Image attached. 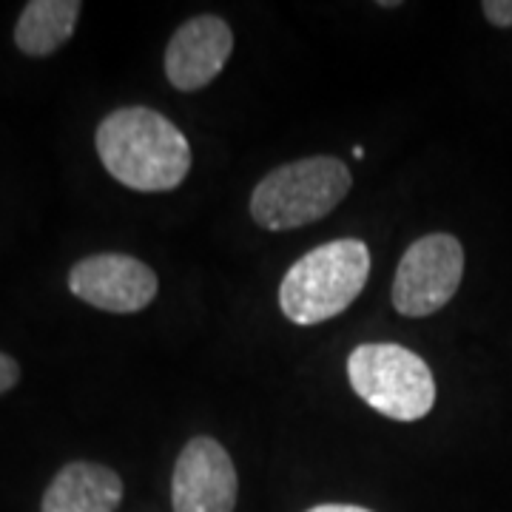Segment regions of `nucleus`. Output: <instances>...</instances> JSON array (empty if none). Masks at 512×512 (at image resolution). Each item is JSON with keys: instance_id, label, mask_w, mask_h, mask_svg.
Segmentation results:
<instances>
[{"instance_id": "nucleus-6", "label": "nucleus", "mask_w": 512, "mask_h": 512, "mask_svg": "<svg viewBox=\"0 0 512 512\" xmlns=\"http://www.w3.org/2000/svg\"><path fill=\"white\" fill-rule=\"evenodd\" d=\"M239 478L220 441L197 436L183 447L171 478L174 512H234Z\"/></svg>"}, {"instance_id": "nucleus-2", "label": "nucleus", "mask_w": 512, "mask_h": 512, "mask_svg": "<svg viewBox=\"0 0 512 512\" xmlns=\"http://www.w3.org/2000/svg\"><path fill=\"white\" fill-rule=\"evenodd\" d=\"M370 274L362 239H333L299 256L279 285V308L296 325H319L350 308Z\"/></svg>"}, {"instance_id": "nucleus-5", "label": "nucleus", "mask_w": 512, "mask_h": 512, "mask_svg": "<svg viewBox=\"0 0 512 512\" xmlns=\"http://www.w3.org/2000/svg\"><path fill=\"white\" fill-rule=\"evenodd\" d=\"M464 276V248L450 234H427L404 251L393 279V308L402 316L441 311Z\"/></svg>"}, {"instance_id": "nucleus-10", "label": "nucleus", "mask_w": 512, "mask_h": 512, "mask_svg": "<svg viewBox=\"0 0 512 512\" xmlns=\"http://www.w3.org/2000/svg\"><path fill=\"white\" fill-rule=\"evenodd\" d=\"M77 0H32L23 6L18 26H15V43L23 55L46 57L57 52L69 37L80 18Z\"/></svg>"}, {"instance_id": "nucleus-3", "label": "nucleus", "mask_w": 512, "mask_h": 512, "mask_svg": "<svg viewBox=\"0 0 512 512\" xmlns=\"http://www.w3.org/2000/svg\"><path fill=\"white\" fill-rule=\"evenodd\" d=\"M348 165L336 157H305L279 165L251 194V217L268 231H291L322 220L350 191Z\"/></svg>"}, {"instance_id": "nucleus-13", "label": "nucleus", "mask_w": 512, "mask_h": 512, "mask_svg": "<svg viewBox=\"0 0 512 512\" xmlns=\"http://www.w3.org/2000/svg\"><path fill=\"white\" fill-rule=\"evenodd\" d=\"M308 512H373L367 510V507H356V504H319V507H313Z\"/></svg>"}, {"instance_id": "nucleus-11", "label": "nucleus", "mask_w": 512, "mask_h": 512, "mask_svg": "<svg viewBox=\"0 0 512 512\" xmlns=\"http://www.w3.org/2000/svg\"><path fill=\"white\" fill-rule=\"evenodd\" d=\"M481 12L493 26H501V29L512 26V0H484Z\"/></svg>"}, {"instance_id": "nucleus-9", "label": "nucleus", "mask_w": 512, "mask_h": 512, "mask_svg": "<svg viewBox=\"0 0 512 512\" xmlns=\"http://www.w3.org/2000/svg\"><path fill=\"white\" fill-rule=\"evenodd\" d=\"M120 501L123 481L111 467L72 461L46 487L40 512H114Z\"/></svg>"}, {"instance_id": "nucleus-12", "label": "nucleus", "mask_w": 512, "mask_h": 512, "mask_svg": "<svg viewBox=\"0 0 512 512\" xmlns=\"http://www.w3.org/2000/svg\"><path fill=\"white\" fill-rule=\"evenodd\" d=\"M20 379V367L18 362L12 359V356H6V353H0V393H6V390H12Z\"/></svg>"}, {"instance_id": "nucleus-7", "label": "nucleus", "mask_w": 512, "mask_h": 512, "mask_svg": "<svg viewBox=\"0 0 512 512\" xmlns=\"http://www.w3.org/2000/svg\"><path fill=\"white\" fill-rule=\"evenodd\" d=\"M69 291L97 311L137 313L157 296V274L126 254H94L69 271Z\"/></svg>"}, {"instance_id": "nucleus-4", "label": "nucleus", "mask_w": 512, "mask_h": 512, "mask_svg": "<svg viewBox=\"0 0 512 512\" xmlns=\"http://www.w3.org/2000/svg\"><path fill=\"white\" fill-rule=\"evenodd\" d=\"M356 396L393 421H419L436 404V379L419 353L402 345H359L348 359Z\"/></svg>"}, {"instance_id": "nucleus-1", "label": "nucleus", "mask_w": 512, "mask_h": 512, "mask_svg": "<svg viewBox=\"0 0 512 512\" xmlns=\"http://www.w3.org/2000/svg\"><path fill=\"white\" fill-rule=\"evenodd\" d=\"M94 143L111 177L143 194L171 191L191 171V146L183 131L146 106L111 111Z\"/></svg>"}, {"instance_id": "nucleus-8", "label": "nucleus", "mask_w": 512, "mask_h": 512, "mask_svg": "<svg viewBox=\"0 0 512 512\" xmlns=\"http://www.w3.org/2000/svg\"><path fill=\"white\" fill-rule=\"evenodd\" d=\"M234 52L231 26L217 15L185 20L165 49V74L174 89L197 92L205 89L225 69Z\"/></svg>"}]
</instances>
